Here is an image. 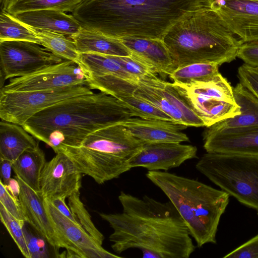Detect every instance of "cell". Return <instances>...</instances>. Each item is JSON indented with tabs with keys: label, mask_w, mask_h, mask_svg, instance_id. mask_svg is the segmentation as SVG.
I'll use <instances>...</instances> for the list:
<instances>
[{
	"label": "cell",
	"mask_w": 258,
	"mask_h": 258,
	"mask_svg": "<svg viewBox=\"0 0 258 258\" xmlns=\"http://www.w3.org/2000/svg\"><path fill=\"white\" fill-rule=\"evenodd\" d=\"M87 76L79 64L63 61L22 77L10 79L1 92H11L45 90L60 87L86 85Z\"/></svg>",
	"instance_id": "12"
},
{
	"label": "cell",
	"mask_w": 258,
	"mask_h": 258,
	"mask_svg": "<svg viewBox=\"0 0 258 258\" xmlns=\"http://www.w3.org/2000/svg\"><path fill=\"white\" fill-rule=\"evenodd\" d=\"M46 162L41 172L40 194L44 199L51 200L66 199L82 185V173L71 159L59 152Z\"/></svg>",
	"instance_id": "14"
},
{
	"label": "cell",
	"mask_w": 258,
	"mask_h": 258,
	"mask_svg": "<svg viewBox=\"0 0 258 258\" xmlns=\"http://www.w3.org/2000/svg\"><path fill=\"white\" fill-rule=\"evenodd\" d=\"M207 152L258 155V125L218 132L205 130Z\"/></svg>",
	"instance_id": "17"
},
{
	"label": "cell",
	"mask_w": 258,
	"mask_h": 258,
	"mask_svg": "<svg viewBox=\"0 0 258 258\" xmlns=\"http://www.w3.org/2000/svg\"><path fill=\"white\" fill-rule=\"evenodd\" d=\"M44 204L61 248L80 258H119L104 249L79 225L62 215L47 199Z\"/></svg>",
	"instance_id": "13"
},
{
	"label": "cell",
	"mask_w": 258,
	"mask_h": 258,
	"mask_svg": "<svg viewBox=\"0 0 258 258\" xmlns=\"http://www.w3.org/2000/svg\"><path fill=\"white\" fill-rule=\"evenodd\" d=\"M83 0H8L4 11L17 13L43 9H55L72 12Z\"/></svg>",
	"instance_id": "29"
},
{
	"label": "cell",
	"mask_w": 258,
	"mask_h": 258,
	"mask_svg": "<svg viewBox=\"0 0 258 258\" xmlns=\"http://www.w3.org/2000/svg\"><path fill=\"white\" fill-rule=\"evenodd\" d=\"M116 99L129 110L133 116L146 119H161L174 122L161 110L134 94L120 96Z\"/></svg>",
	"instance_id": "31"
},
{
	"label": "cell",
	"mask_w": 258,
	"mask_h": 258,
	"mask_svg": "<svg viewBox=\"0 0 258 258\" xmlns=\"http://www.w3.org/2000/svg\"><path fill=\"white\" fill-rule=\"evenodd\" d=\"M20 185L19 200L25 222L31 225L53 248L59 257L61 248L57 236L45 209L44 199L40 192L34 190L17 176Z\"/></svg>",
	"instance_id": "18"
},
{
	"label": "cell",
	"mask_w": 258,
	"mask_h": 258,
	"mask_svg": "<svg viewBox=\"0 0 258 258\" xmlns=\"http://www.w3.org/2000/svg\"><path fill=\"white\" fill-rule=\"evenodd\" d=\"M237 57L247 65L258 67V40L242 43L238 49Z\"/></svg>",
	"instance_id": "38"
},
{
	"label": "cell",
	"mask_w": 258,
	"mask_h": 258,
	"mask_svg": "<svg viewBox=\"0 0 258 258\" xmlns=\"http://www.w3.org/2000/svg\"><path fill=\"white\" fill-rule=\"evenodd\" d=\"M0 59L4 80L28 75L64 60L37 43L23 40L0 42Z\"/></svg>",
	"instance_id": "11"
},
{
	"label": "cell",
	"mask_w": 258,
	"mask_h": 258,
	"mask_svg": "<svg viewBox=\"0 0 258 258\" xmlns=\"http://www.w3.org/2000/svg\"><path fill=\"white\" fill-rule=\"evenodd\" d=\"M34 138L22 126L1 120V159L13 162L26 150L39 146Z\"/></svg>",
	"instance_id": "24"
},
{
	"label": "cell",
	"mask_w": 258,
	"mask_h": 258,
	"mask_svg": "<svg viewBox=\"0 0 258 258\" xmlns=\"http://www.w3.org/2000/svg\"><path fill=\"white\" fill-rule=\"evenodd\" d=\"M25 223L23 226V231L30 258L49 257L47 241L38 233L36 235L32 233L25 226Z\"/></svg>",
	"instance_id": "34"
},
{
	"label": "cell",
	"mask_w": 258,
	"mask_h": 258,
	"mask_svg": "<svg viewBox=\"0 0 258 258\" xmlns=\"http://www.w3.org/2000/svg\"><path fill=\"white\" fill-rule=\"evenodd\" d=\"M196 168L240 203L258 211V155L207 152Z\"/></svg>",
	"instance_id": "7"
},
{
	"label": "cell",
	"mask_w": 258,
	"mask_h": 258,
	"mask_svg": "<svg viewBox=\"0 0 258 258\" xmlns=\"http://www.w3.org/2000/svg\"><path fill=\"white\" fill-rule=\"evenodd\" d=\"M46 162L45 154L37 147L24 151L13 163L16 176L30 187L40 193V179Z\"/></svg>",
	"instance_id": "25"
},
{
	"label": "cell",
	"mask_w": 258,
	"mask_h": 258,
	"mask_svg": "<svg viewBox=\"0 0 258 258\" xmlns=\"http://www.w3.org/2000/svg\"><path fill=\"white\" fill-rule=\"evenodd\" d=\"M240 114L207 127L209 132L248 127L258 125V98L241 83L233 88Z\"/></svg>",
	"instance_id": "22"
},
{
	"label": "cell",
	"mask_w": 258,
	"mask_h": 258,
	"mask_svg": "<svg viewBox=\"0 0 258 258\" xmlns=\"http://www.w3.org/2000/svg\"><path fill=\"white\" fill-rule=\"evenodd\" d=\"M119 213H99L113 231L111 248L120 254L138 248L144 258H188L196 249L189 229L169 201L159 202L121 191Z\"/></svg>",
	"instance_id": "1"
},
{
	"label": "cell",
	"mask_w": 258,
	"mask_h": 258,
	"mask_svg": "<svg viewBox=\"0 0 258 258\" xmlns=\"http://www.w3.org/2000/svg\"><path fill=\"white\" fill-rule=\"evenodd\" d=\"M131 52L141 60L165 78L176 69L171 55L162 39L125 37L120 38Z\"/></svg>",
	"instance_id": "19"
},
{
	"label": "cell",
	"mask_w": 258,
	"mask_h": 258,
	"mask_svg": "<svg viewBox=\"0 0 258 258\" xmlns=\"http://www.w3.org/2000/svg\"><path fill=\"white\" fill-rule=\"evenodd\" d=\"M116 98L103 92L60 101L34 114L22 126L56 153L65 146H79L89 134L132 118Z\"/></svg>",
	"instance_id": "3"
},
{
	"label": "cell",
	"mask_w": 258,
	"mask_h": 258,
	"mask_svg": "<svg viewBox=\"0 0 258 258\" xmlns=\"http://www.w3.org/2000/svg\"><path fill=\"white\" fill-rule=\"evenodd\" d=\"M64 198H56L51 200H49L53 205V206L64 216L69 218L75 223H78L74 218L69 207H68L65 202ZM79 225V224H78Z\"/></svg>",
	"instance_id": "39"
},
{
	"label": "cell",
	"mask_w": 258,
	"mask_h": 258,
	"mask_svg": "<svg viewBox=\"0 0 258 258\" xmlns=\"http://www.w3.org/2000/svg\"><path fill=\"white\" fill-rule=\"evenodd\" d=\"M146 176L175 207L198 247L216 243L220 220L229 202L228 193L167 171H148Z\"/></svg>",
	"instance_id": "5"
},
{
	"label": "cell",
	"mask_w": 258,
	"mask_h": 258,
	"mask_svg": "<svg viewBox=\"0 0 258 258\" xmlns=\"http://www.w3.org/2000/svg\"><path fill=\"white\" fill-rule=\"evenodd\" d=\"M1 221L14 240L23 255L30 258L25 239L23 226L25 222L20 221L13 216L0 203Z\"/></svg>",
	"instance_id": "32"
},
{
	"label": "cell",
	"mask_w": 258,
	"mask_h": 258,
	"mask_svg": "<svg viewBox=\"0 0 258 258\" xmlns=\"http://www.w3.org/2000/svg\"><path fill=\"white\" fill-rule=\"evenodd\" d=\"M143 144L117 124L96 131L79 146L62 147L57 153H64L82 174L101 184L131 170V161Z\"/></svg>",
	"instance_id": "6"
},
{
	"label": "cell",
	"mask_w": 258,
	"mask_h": 258,
	"mask_svg": "<svg viewBox=\"0 0 258 258\" xmlns=\"http://www.w3.org/2000/svg\"><path fill=\"white\" fill-rule=\"evenodd\" d=\"M216 63L198 62L176 68L169 77L174 83L190 84L212 79L220 73Z\"/></svg>",
	"instance_id": "27"
},
{
	"label": "cell",
	"mask_w": 258,
	"mask_h": 258,
	"mask_svg": "<svg viewBox=\"0 0 258 258\" xmlns=\"http://www.w3.org/2000/svg\"><path fill=\"white\" fill-rule=\"evenodd\" d=\"M207 1L242 43L258 40V0Z\"/></svg>",
	"instance_id": "15"
},
{
	"label": "cell",
	"mask_w": 258,
	"mask_h": 258,
	"mask_svg": "<svg viewBox=\"0 0 258 258\" xmlns=\"http://www.w3.org/2000/svg\"><path fill=\"white\" fill-rule=\"evenodd\" d=\"M197 158V148L175 142L144 143L131 161V167H143L148 171H166L180 166L185 161Z\"/></svg>",
	"instance_id": "16"
},
{
	"label": "cell",
	"mask_w": 258,
	"mask_h": 258,
	"mask_svg": "<svg viewBox=\"0 0 258 258\" xmlns=\"http://www.w3.org/2000/svg\"><path fill=\"white\" fill-rule=\"evenodd\" d=\"M134 95L161 110L175 122L187 126H205L173 83L159 79L157 75L137 81Z\"/></svg>",
	"instance_id": "10"
},
{
	"label": "cell",
	"mask_w": 258,
	"mask_h": 258,
	"mask_svg": "<svg viewBox=\"0 0 258 258\" xmlns=\"http://www.w3.org/2000/svg\"><path fill=\"white\" fill-rule=\"evenodd\" d=\"M8 0H0L1 9L4 10Z\"/></svg>",
	"instance_id": "42"
},
{
	"label": "cell",
	"mask_w": 258,
	"mask_h": 258,
	"mask_svg": "<svg viewBox=\"0 0 258 258\" xmlns=\"http://www.w3.org/2000/svg\"><path fill=\"white\" fill-rule=\"evenodd\" d=\"M0 203L17 219L25 222L19 198L13 196L1 180Z\"/></svg>",
	"instance_id": "35"
},
{
	"label": "cell",
	"mask_w": 258,
	"mask_h": 258,
	"mask_svg": "<svg viewBox=\"0 0 258 258\" xmlns=\"http://www.w3.org/2000/svg\"><path fill=\"white\" fill-rule=\"evenodd\" d=\"M68 198V206L78 224L102 245L104 236L94 225L91 216L81 200L80 190H76Z\"/></svg>",
	"instance_id": "30"
},
{
	"label": "cell",
	"mask_w": 258,
	"mask_h": 258,
	"mask_svg": "<svg viewBox=\"0 0 258 258\" xmlns=\"http://www.w3.org/2000/svg\"><path fill=\"white\" fill-rule=\"evenodd\" d=\"M162 40L176 68L198 63L221 66L237 57L242 42L210 7L195 11L176 23Z\"/></svg>",
	"instance_id": "4"
},
{
	"label": "cell",
	"mask_w": 258,
	"mask_h": 258,
	"mask_svg": "<svg viewBox=\"0 0 258 258\" xmlns=\"http://www.w3.org/2000/svg\"><path fill=\"white\" fill-rule=\"evenodd\" d=\"M115 57L122 68L137 81L146 77L157 75L150 67L131 55Z\"/></svg>",
	"instance_id": "33"
},
{
	"label": "cell",
	"mask_w": 258,
	"mask_h": 258,
	"mask_svg": "<svg viewBox=\"0 0 258 258\" xmlns=\"http://www.w3.org/2000/svg\"><path fill=\"white\" fill-rule=\"evenodd\" d=\"M14 16L32 28L62 34L70 38L82 28L74 16L55 9L24 12Z\"/></svg>",
	"instance_id": "21"
},
{
	"label": "cell",
	"mask_w": 258,
	"mask_h": 258,
	"mask_svg": "<svg viewBox=\"0 0 258 258\" xmlns=\"http://www.w3.org/2000/svg\"><path fill=\"white\" fill-rule=\"evenodd\" d=\"M78 52L94 53L116 56H130L131 52L120 39L105 35L82 27L71 37Z\"/></svg>",
	"instance_id": "23"
},
{
	"label": "cell",
	"mask_w": 258,
	"mask_h": 258,
	"mask_svg": "<svg viewBox=\"0 0 258 258\" xmlns=\"http://www.w3.org/2000/svg\"><path fill=\"white\" fill-rule=\"evenodd\" d=\"M32 29L39 38L41 45L64 60L78 63L82 68L80 53L78 52L75 42L72 38L58 33L33 28Z\"/></svg>",
	"instance_id": "26"
},
{
	"label": "cell",
	"mask_w": 258,
	"mask_h": 258,
	"mask_svg": "<svg viewBox=\"0 0 258 258\" xmlns=\"http://www.w3.org/2000/svg\"><path fill=\"white\" fill-rule=\"evenodd\" d=\"M257 215H258V213H257Z\"/></svg>",
	"instance_id": "43"
},
{
	"label": "cell",
	"mask_w": 258,
	"mask_h": 258,
	"mask_svg": "<svg viewBox=\"0 0 258 258\" xmlns=\"http://www.w3.org/2000/svg\"><path fill=\"white\" fill-rule=\"evenodd\" d=\"M238 77L240 83L258 98V67L244 63L238 69Z\"/></svg>",
	"instance_id": "36"
},
{
	"label": "cell",
	"mask_w": 258,
	"mask_h": 258,
	"mask_svg": "<svg viewBox=\"0 0 258 258\" xmlns=\"http://www.w3.org/2000/svg\"><path fill=\"white\" fill-rule=\"evenodd\" d=\"M7 40L28 41L40 45L39 38L31 27L7 11L1 10L0 42Z\"/></svg>",
	"instance_id": "28"
},
{
	"label": "cell",
	"mask_w": 258,
	"mask_h": 258,
	"mask_svg": "<svg viewBox=\"0 0 258 258\" xmlns=\"http://www.w3.org/2000/svg\"><path fill=\"white\" fill-rule=\"evenodd\" d=\"M93 93L86 85L45 90L0 93L1 120L22 126L39 111L63 100Z\"/></svg>",
	"instance_id": "9"
},
{
	"label": "cell",
	"mask_w": 258,
	"mask_h": 258,
	"mask_svg": "<svg viewBox=\"0 0 258 258\" xmlns=\"http://www.w3.org/2000/svg\"><path fill=\"white\" fill-rule=\"evenodd\" d=\"M121 124L135 138L144 143L188 142L181 132L187 128L184 124L161 119L131 118Z\"/></svg>",
	"instance_id": "20"
},
{
	"label": "cell",
	"mask_w": 258,
	"mask_h": 258,
	"mask_svg": "<svg viewBox=\"0 0 258 258\" xmlns=\"http://www.w3.org/2000/svg\"><path fill=\"white\" fill-rule=\"evenodd\" d=\"M7 189L11 194L16 198H19L20 193V185L18 180L15 178H11L6 185Z\"/></svg>",
	"instance_id": "41"
},
{
	"label": "cell",
	"mask_w": 258,
	"mask_h": 258,
	"mask_svg": "<svg viewBox=\"0 0 258 258\" xmlns=\"http://www.w3.org/2000/svg\"><path fill=\"white\" fill-rule=\"evenodd\" d=\"M172 83L207 127L240 113L233 88L220 73L205 82Z\"/></svg>",
	"instance_id": "8"
},
{
	"label": "cell",
	"mask_w": 258,
	"mask_h": 258,
	"mask_svg": "<svg viewBox=\"0 0 258 258\" xmlns=\"http://www.w3.org/2000/svg\"><path fill=\"white\" fill-rule=\"evenodd\" d=\"M224 258H258V234L225 255Z\"/></svg>",
	"instance_id": "37"
},
{
	"label": "cell",
	"mask_w": 258,
	"mask_h": 258,
	"mask_svg": "<svg viewBox=\"0 0 258 258\" xmlns=\"http://www.w3.org/2000/svg\"><path fill=\"white\" fill-rule=\"evenodd\" d=\"M13 163L12 161L9 160L1 159L0 180L4 185H6L11 178Z\"/></svg>",
	"instance_id": "40"
},
{
	"label": "cell",
	"mask_w": 258,
	"mask_h": 258,
	"mask_svg": "<svg viewBox=\"0 0 258 258\" xmlns=\"http://www.w3.org/2000/svg\"><path fill=\"white\" fill-rule=\"evenodd\" d=\"M207 0H83L72 12L81 27L116 38L163 39Z\"/></svg>",
	"instance_id": "2"
}]
</instances>
